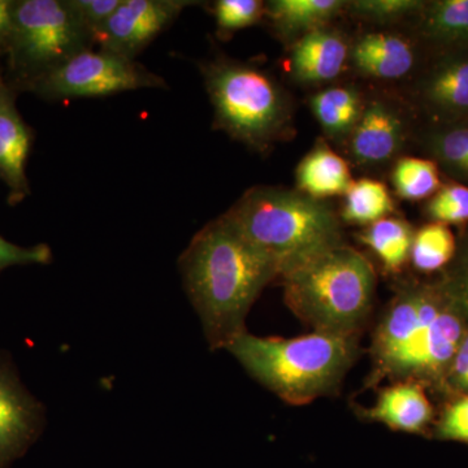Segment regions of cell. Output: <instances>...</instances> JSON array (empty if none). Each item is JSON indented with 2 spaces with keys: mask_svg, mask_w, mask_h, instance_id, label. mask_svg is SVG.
Segmentation results:
<instances>
[{
  "mask_svg": "<svg viewBox=\"0 0 468 468\" xmlns=\"http://www.w3.org/2000/svg\"><path fill=\"white\" fill-rule=\"evenodd\" d=\"M178 267L212 350H226L246 332L252 304L280 277L276 261L252 245L224 215L193 237Z\"/></svg>",
  "mask_w": 468,
  "mask_h": 468,
  "instance_id": "6da1fadb",
  "label": "cell"
},
{
  "mask_svg": "<svg viewBox=\"0 0 468 468\" xmlns=\"http://www.w3.org/2000/svg\"><path fill=\"white\" fill-rule=\"evenodd\" d=\"M468 319L441 284L409 282L387 304L372 335L366 383L415 381L442 390Z\"/></svg>",
  "mask_w": 468,
  "mask_h": 468,
  "instance_id": "7a4b0ae2",
  "label": "cell"
},
{
  "mask_svg": "<svg viewBox=\"0 0 468 468\" xmlns=\"http://www.w3.org/2000/svg\"><path fill=\"white\" fill-rule=\"evenodd\" d=\"M358 338L313 334L258 337L248 331L227 349L252 378L292 406H303L340 389L358 356Z\"/></svg>",
  "mask_w": 468,
  "mask_h": 468,
  "instance_id": "3957f363",
  "label": "cell"
},
{
  "mask_svg": "<svg viewBox=\"0 0 468 468\" xmlns=\"http://www.w3.org/2000/svg\"><path fill=\"white\" fill-rule=\"evenodd\" d=\"M289 310L323 332L359 337L371 315L377 272L362 252L340 243L280 276Z\"/></svg>",
  "mask_w": 468,
  "mask_h": 468,
  "instance_id": "277c9868",
  "label": "cell"
},
{
  "mask_svg": "<svg viewBox=\"0 0 468 468\" xmlns=\"http://www.w3.org/2000/svg\"><path fill=\"white\" fill-rule=\"evenodd\" d=\"M224 217L280 268V276L343 243L340 218L324 201L300 190L255 186Z\"/></svg>",
  "mask_w": 468,
  "mask_h": 468,
  "instance_id": "5b68a950",
  "label": "cell"
},
{
  "mask_svg": "<svg viewBox=\"0 0 468 468\" xmlns=\"http://www.w3.org/2000/svg\"><path fill=\"white\" fill-rule=\"evenodd\" d=\"M201 69L218 131L258 153L291 133V98L266 70L228 58L207 61Z\"/></svg>",
  "mask_w": 468,
  "mask_h": 468,
  "instance_id": "8992f818",
  "label": "cell"
},
{
  "mask_svg": "<svg viewBox=\"0 0 468 468\" xmlns=\"http://www.w3.org/2000/svg\"><path fill=\"white\" fill-rule=\"evenodd\" d=\"M92 48L91 33L67 0H14L5 80L16 92L29 90L61 64Z\"/></svg>",
  "mask_w": 468,
  "mask_h": 468,
  "instance_id": "52a82bcc",
  "label": "cell"
},
{
  "mask_svg": "<svg viewBox=\"0 0 468 468\" xmlns=\"http://www.w3.org/2000/svg\"><path fill=\"white\" fill-rule=\"evenodd\" d=\"M165 88V79L138 61L90 48L61 64L27 91L46 101H67Z\"/></svg>",
  "mask_w": 468,
  "mask_h": 468,
  "instance_id": "ba28073f",
  "label": "cell"
},
{
  "mask_svg": "<svg viewBox=\"0 0 468 468\" xmlns=\"http://www.w3.org/2000/svg\"><path fill=\"white\" fill-rule=\"evenodd\" d=\"M196 2L187 0H122L110 20L95 34L100 50L132 58L141 54L160 33Z\"/></svg>",
  "mask_w": 468,
  "mask_h": 468,
  "instance_id": "9c48e42d",
  "label": "cell"
},
{
  "mask_svg": "<svg viewBox=\"0 0 468 468\" xmlns=\"http://www.w3.org/2000/svg\"><path fill=\"white\" fill-rule=\"evenodd\" d=\"M409 135V120L402 110L388 98L375 95L365 101L346 140L347 153L359 167H383L399 155Z\"/></svg>",
  "mask_w": 468,
  "mask_h": 468,
  "instance_id": "30bf717a",
  "label": "cell"
},
{
  "mask_svg": "<svg viewBox=\"0 0 468 468\" xmlns=\"http://www.w3.org/2000/svg\"><path fill=\"white\" fill-rule=\"evenodd\" d=\"M415 100L431 124L468 119V48L437 51L415 84Z\"/></svg>",
  "mask_w": 468,
  "mask_h": 468,
  "instance_id": "8fae6325",
  "label": "cell"
},
{
  "mask_svg": "<svg viewBox=\"0 0 468 468\" xmlns=\"http://www.w3.org/2000/svg\"><path fill=\"white\" fill-rule=\"evenodd\" d=\"M43 423L41 403L24 387L14 363L0 351V468L32 445Z\"/></svg>",
  "mask_w": 468,
  "mask_h": 468,
  "instance_id": "7c38bea8",
  "label": "cell"
},
{
  "mask_svg": "<svg viewBox=\"0 0 468 468\" xmlns=\"http://www.w3.org/2000/svg\"><path fill=\"white\" fill-rule=\"evenodd\" d=\"M16 94L0 67V180L7 185L12 205L24 201L30 193L27 162L32 132L17 111Z\"/></svg>",
  "mask_w": 468,
  "mask_h": 468,
  "instance_id": "4fadbf2b",
  "label": "cell"
},
{
  "mask_svg": "<svg viewBox=\"0 0 468 468\" xmlns=\"http://www.w3.org/2000/svg\"><path fill=\"white\" fill-rule=\"evenodd\" d=\"M349 61L360 76L397 81L417 70L419 54L414 42L402 34L367 32L350 45Z\"/></svg>",
  "mask_w": 468,
  "mask_h": 468,
  "instance_id": "5bb4252c",
  "label": "cell"
},
{
  "mask_svg": "<svg viewBox=\"0 0 468 468\" xmlns=\"http://www.w3.org/2000/svg\"><path fill=\"white\" fill-rule=\"evenodd\" d=\"M350 45L343 33L324 27L295 39L288 58L289 73L303 85L334 81L347 66Z\"/></svg>",
  "mask_w": 468,
  "mask_h": 468,
  "instance_id": "9a60e30c",
  "label": "cell"
},
{
  "mask_svg": "<svg viewBox=\"0 0 468 468\" xmlns=\"http://www.w3.org/2000/svg\"><path fill=\"white\" fill-rule=\"evenodd\" d=\"M367 420L378 421L397 432L420 435L432 423V403L415 381H397L383 388L372 408L360 410Z\"/></svg>",
  "mask_w": 468,
  "mask_h": 468,
  "instance_id": "2e32d148",
  "label": "cell"
},
{
  "mask_svg": "<svg viewBox=\"0 0 468 468\" xmlns=\"http://www.w3.org/2000/svg\"><path fill=\"white\" fill-rule=\"evenodd\" d=\"M295 177L297 190L320 201L345 196L354 183L346 160L335 154L324 141L316 143L301 160Z\"/></svg>",
  "mask_w": 468,
  "mask_h": 468,
  "instance_id": "e0dca14e",
  "label": "cell"
},
{
  "mask_svg": "<svg viewBox=\"0 0 468 468\" xmlns=\"http://www.w3.org/2000/svg\"><path fill=\"white\" fill-rule=\"evenodd\" d=\"M346 5L343 0H272L266 3L264 16L270 18L280 36L295 41L328 26Z\"/></svg>",
  "mask_w": 468,
  "mask_h": 468,
  "instance_id": "ac0fdd59",
  "label": "cell"
},
{
  "mask_svg": "<svg viewBox=\"0 0 468 468\" xmlns=\"http://www.w3.org/2000/svg\"><path fill=\"white\" fill-rule=\"evenodd\" d=\"M418 34L437 51L468 48V0L427 2L418 16Z\"/></svg>",
  "mask_w": 468,
  "mask_h": 468,
  "instance_id": "d6986e66",
  "label": "cell"
},
{
  "mask_svg": "<svg viewBox=\"0 0 468 468\" xmlns=\"http://www.w3.org/2000/svg\"><path fill=\"white\" fill-rule=\"evenodd\" d=\"M428 159H432L452 181L468 186V119L449 124H430L420 137Z\"/></svg>",
  "mask_w": 468,
  "mask_h": 468,
  "instance_id": "ffe728a7",
  "label": "cell"
},
{
  "mask_svg": "<svg viewBox=\"0 0 468 468\" xmlns=\"http://www.w3.org/2000/svg\"><path fill=\"white\" fill-rule=\"evenodd\" d=\"M310 106L326 137L346 143L362 115L365 101L354 86H332L314 94Z\"/></svg>",
  "mask_w": 468,
  "mask_h": 468,
  "instance_id": "44dd1931",
  "label": "cell"
},
{
  "mask_svg": "<svg viewBox=\"0 0 468 468\" xmlns=\"http://www.w3.org/2000/svg\"><path fill=\"white\" fill-rule=\"evenodd\" d=\"M414 233L408 221L389 217L371 224L358 237L387 272L397 273L410 261Z\"/></svg>",
  "mask_w": 468,
  "mask_h": 468,
  "instance_id": "7402d4cb",
  "label": "cell"
},
{
  "mask_svg": "<svg viewBox=\"0 0 468 468\" xmlns=\"http://www.w3.org/2000/svg\"><path fill=\"white\" fill-rule=\"evenodd\" d=\"M396 206L389 190L383 183L372 178H360L351 184L345 194L341 218L349 224L368 227L389 218Z\"/></svg>",
  "mask_w": 468,
  "mask_h": 468,
  "instance_id": "603a6c76",
  "label": "cell"
},
{
  "mask_svg": "<svg viewBox=\"0 0 468 468\" xmlns=\"http://www.w3.org/2000/svg\"><path fill=\"white\" fill-rule=\"evenodd\" d=\"M455 251L457 239L451 227L431 221L414 233L410 261L419 272L433 273L445 270Z\"/></svg>",
  "mask_w": 468,
  "mask_h": 468,
  "instance_id": "cb8c5ba5",
  "label": "cell"
},
{
  "mask_svg": "<svg viewBox=\"0 0 468 468\" xmlns=\"http://www.w3.org/2000/svg\"><path fill=\"white\" fill-rule=\"evenodd\" d=\"M397 196L406 201L430 199L442 186L441 171L432 159L402 156L392 169Z\"/></svg>",
  "mask_w": 468,
  "mask_h": 468,
  "instance_id": "d4e9b609",
  "label": "cell"
},
{
  "mask_svg": "<svg viewBox=\"0 0 468 468\" xmlns=\"http://www.w3.org/2000/svg\"><path fill=\"white\" fill-rule=\"evenodd\" d=\"M426 5L421 0H354L347 2L345 11L366 23L389 26L409 17L418 18Z\"/></svg>",
  "mask_w": 468,
  "mask_h": 468,
  "instance_id": "484cf974",
  "label": "cell"
},
{
  "mask_svg": "<svg viewBox=\"0 0 468 468\" xmlns=\"http://www.w3.org/2000/svg\"><path fill=\"white\" fill-rule=\"evenodd\" d=\"M424 214L433 223L445 226H467L468 186L464 184H443L435 196L428 199Z\"/></svg>",
  "mask_w": 468,
  "mask_h": 468,
  "instance_id": "4316f807",
  "label": "cell"
},
{
  "mask_svg": "<svg viewBox=\"0 0 468 468\" xmlns=\"http://www.w3.org/2000/svg\"><path fill=\"white\" fill-rule=\"evenodd\" d=\"M264 11L266 3L260 0H218L214 5L218 36L227 38L254 26L264 16Z\"/></svg>",
  "mask_w": 468,
  "mask_h": 468,
  "instance_id": "83f0119b",
  "label": "cell"
},
{
  "mask_svg": "<svg viewBox=\"0 0 468 468\" xmlns=\"http://www.w3.org/2000/svg\"><path fill=\"white\" fill-rule=\"evenodd\" d=\"M440 284L468 319V224L457 239V251L443 270Z\"/></svg>",
  "mask_w": 468,
  "mask_h": 468,
  "instance_id": "f1b7e54d",
  "label": "cell"
},
{
  "mask_svg": "<svg viewBox=\"0 0 468 468\" xmlns=\"http://www.w3.org/2000/svg\"><path fill=\"white\" fill-rule=\"evenodd\" d=\"M437 439L468 445V394L455 396L442 410L435 427Z\"/></svg>",
  "mask_w": 468,
  "mask_h": 468,
  "instance_id": "f546056e",
  "label": "cell"
},
{
  "mask_svg": "<svg viewBox=\"0 0 468 468\" xmlns=\"http://www.w3.org/2000/svg\"><path fill=\"white\" fill-rule=\"evenodd\" d=\"M52 251L45 243L34 246H20L7 241L0 236V273L9 267L48 264Z\"/></svg>",
  "mask_w": 468,
  "mask_h": 468,
  "instance_id": "4dcf8cb0",
  "label": "cell"
},
{
  "mask_svg": "<svg viewBox=\"0 0 468 468\" xmlns=\"http://www.w3.org/2000/svg\"><path fill=\"white\" fill-rule=\"evenodd\" d=\"M67 2L94 39L95 34L100 32L104 24L110 20L122 0H67Z\"/></svg>",
  "mask_w": 468,
  "mask_h": 468,
  "instance_id": "1f68e13d",
  "label": "cell"
},
{
  "mask_svg": "<svg viewBox=\"0 0 468 468\" xmlns=\"http://www.w3.org/2000/svg\"><path fill=\"white\" fill-rule=\"evenodd\" d=\"M443 392L468 394V331L455 351L445 378Z\"/></svg>",
  "mask_w": 468,
  "mask_h": 468,
  "instance_id": "d6a6232c",
  "label": "cell"
},
{
  "mask_svg": "<svg viewBox=\"0 0 468 468\" xmlns=\"http://www.w3.org/2000/svg\"><path fill=\"white\" fill-rule=\"evenodd\" d=\"M12 8H14V0H0V67H2V58L5 57L11 34L12 27Z\"/></svg>",
  "mask_w": 468,
  "mask_h": 468,
  "instance_id": "836d02e7",
  "label": "cell"
}]
</instances>
